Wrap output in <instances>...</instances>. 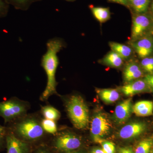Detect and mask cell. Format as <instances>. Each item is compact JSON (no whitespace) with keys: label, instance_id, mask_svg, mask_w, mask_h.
Returning a JSON list of instances; mask_svg holds the SVG:
<instances>
[{"label":"cell","instance_id":"obj_16","mask_svg":"<svg viewBox=\"0 0 153 153\" xmlns=\"http://www.w3.org/2000/svg\"><path fill=\"white\" fill-rule=\"evenodd\" d=\"M124 59L114 51L108 52L102 59V63L105 65L113 67L119 68L123 63Z\"/></svg>","mask_w":153,"mask_h":153},{"label":"cell","instance_id":"obj_11","mask_svg":"<svg viewBox=\"0 0 153 153\" xmlns=\"http://www.w3.org/2000/svg\"><path fill=\"white\" fill-rule=\"evenodd\" d=\"M132 102L131 98L125 100L116 107L113 119L115 122L122 124L129 118L133 113Z\"/></svg>","mask_w":153,"mask_h":153},{"label":"cell","instance_id":"obj_19","mask_svg":"<svg viewBox=\"0 0 153 153\" xmlns=\"http://www.w3.org/2000/svg\"><path fill=\"white\" fill-rule=\"evenodd\" d=\"M153 147V137H149L141 140L136 146L134 153H151Z\"/></svg>","mask_w":153,"mask_h":153},{"label":"cell","instance_id":"obj_17","mask_svg":"<svg viewBox=\"0 0 153 153\" xmlns=\"http://www.w3.org/2000/svg\"><path fill=\"white\" fill-rule=\"evenodd\" d=\"M109 45L111 50L116 52L124 60L128 59L132 54V49L127 45L114 42H109Z\"/></svg>","mask_w":153,"mask_h":153},{"label":"cell","instance_id":"obj_18","mask_svg":"<svg viewBox=\"0 0 153 153\" xmlns=\"http://www.w3.org/2000/svg\"><path fill=\"white\" fill-rule=\"evenodd\" d=\"M90 9L93 16L100 23H104L110 19V12L108 8L91 6Z\"/></svg>","mask_w":153,"mask_h":153},{"label":"cell","instance_id":"obj_27","mask_svg":"<svg viewBox=\"0 0 153 153\" xmlns=\"http://www.w3.org/2000/svg\"><path fill=\"white\" fill-rule=\"evenodd\" d=\"M143 78L149 85L151 92L153 93V72L151 74H146Z\"/></svg>","mask_w":153,"mask_h":153},{"label":"cell","instance_id":"obj_26","mask_svg":"<svg viewBox=\"0 0 153 153\" xmlns=\"http://www.w3.org/2000/svg\"><path fill=\"white\" fill-rule=\"evenodd\" d=\"M9 8V5L5 0H0V19L7 16Z\"/></svg>","mask_w":153,"mask_h":153},{"label":"cell","instance_id":"obj_37","mask_svg":"<svg viewBox=\"0 0 153 153\" xmlns=\"http://www.w3.org/2000/svg\"><path fill=\"white\" fill-rule=\"evenodd\" d=\"M68 1H71V0H68Z\"/></svg>","mask_w":153,"mask_h":153},{"label":"cell","instance_id":"obj_24","mask_svg":"<svg viewBox=\"0 0 153 153\" xmlns=\"http://www.w3.org/2000/svg\"><path fill=\"white\" fill-rule=\"evenodd\" d=\"M140 65L144 72H146L147 74L153 73V57L149 56L143 58Z\"/></svg>","mask_w":153,"mask_h":153},{"label":"cell","instance_id":"obj_32","mask_svg":"<svg viewBox=\"0 0 153 153\" xmlns=\"http://www.w3.org/2000/svg\"><path fill=\"white\" fill-rule=\"evenodd\" d=\"M90 153H105L102 148H94L90 151Z\"/></svg>","mask_w":153,"mask_h":153},{"label":"cell","instance_id":"obj_6","mask_svg":"<svg viewBox=\"0 0 153 153\" xmlns=\"http://www.w3.org/2000/svg\"><path fill=\"white\" fill-rule=\"evenodd\" d=\"M82 144V139L73 133L65 132L60 134L55 138L54 147L62 153L77 150Z\"/></svg>","mask_w":153,"mask_h":153},{"label":"cell","instance_id":"obj_33","mask_svg":"<svg viewBox=\"0 0 153 153\" xmlns=\"http://www.w3.org/2000/svg\"><path fill=\"white\" fill-rule=\"evenodd\" d=\"M36 153H51L49 152V151H47V150L45 149H38Z\"/></svg>","mask_w":153,"mask_h":153},{"label":"cell","instance_id":"obj_34","mask_svg":"<svg viewBox=\"0 0 153 153\" xmlns=\"http://www.w3.org/2000/svg\"><path fill=\"white\" fill-rule=\"evenodd\" d=\"M62 153H87L84 151L76 150L72 151V152H64Z\"/></svg>","mask_w":153,"mask_h":153},{"label":"cell","instance_id":"obj_8","mask_svg":"<svg viewBox=\"0 0 153 153\" xmlns=\"http://www.w3.org/2000/svg\"><path fill=\"white\" fill-rule=\"evenodd\" d=\"M147 128V124L145 122H132L120 129L118 132V136L125 140L134 139L144 134Z\"/></svg>","mask_w":153,"mask_h":153},{"label":"cell","instance_id":"obj_3","mask_svg":"<svg viewBox=\"0 0 153 153\" xmlns=\"http://www.w3.org/2000/svg\"><path fill=\"white\" fill-rule=\"evenodd\" d=\"M7 128L17 137L25 141H33L40 139L45 132L41 123L33 118L13 123Z\"/></svg>","mask_w":153,"mask_h":153},{"label":"cell","instance_id":"obj_7","mask_svg":"<svg viewBox=\"0 0 153 153\" xmlns=\"http://www.w3.org/2000/svg\"><path fill=\"white\" fill-rule=\"evenodd\" d=\"M152 19L144 14H136L133 17L131 38L133 41L145 36L153 26Z\"/></svg>","mask_w":153,"mask_h":153},{"label":"cell","instance_id":"obj_15","mask_svg":"<svg viewBox=\"0 0 153 153\" xmlns=\"http://www.w3.org/2000/svg\"><path fill=\"white\" fill-rule=\"evenodd\" d=\"M97 93L104 102L108 104L114 103L120 97L118 91L112 88H96Z\"/></svg>","mask_w":153,"mask_h":153},{"label":"cell","instance_id":"obj_2","mask_svg":"<svg viewBox=\"0 0 153 153\" xmlns=\"http://www.w3.org/2000/svg\"><path fill=\"white\" fill-rule=\"evenodd\" d=\"M66 108L68 117L76 128L83 129L87 127L89 123V109L80 96H71L66 102Z\"/></svg>","mask_w":153,"mask_h":153},{"label":"cell","instance_id":"obj_14","mask_svg":"<svg viewBox=\"0 0 153 153\" xmlns=\"http://www.w3.org/2000/svg\"><path fill=\"white\" fill-rule=\"evenodd\" d=\"M133 113L138 117L149 116L153 114V102L150 100H141L133 105Z\"/></svg>","mask_w":153,"mask_h":153},{"label":"cell","instance_id":"obj_36","mask_svg":"<svg viewBox=\"0 0 153 153\" xmlns=\"http://www.w3.org/2000/svg\"><path fill=\"white\" fill-rule=\"evenodd\" d=\"M151 153H153V147L152 149V151H151Z\"/></svg>","mask_w":153,"mask_h":153},{"label":"cell","instance_id":"obj_23","mask_svg":"<svg viewBox=\"0 0 153 153\" xmlns=\"http://www.w3.org/2000/svg\"><path fill=\"white\" fill-rule=\"evenodd\" d=\"M41 124L44 131L48 133L55 134L57 132V126L55 121L45 119L42 120Z\"/></svg>","mask_w":153,"mask_h":153},{"label":"cell","instance_id":"obj_1","mask_svg":"<svg viewBox=\"0 0 153 153\" xmlns=\"http://www.w3.org/2000/svg\"><path fill=\"white\" fill-rule=\"evenodd\" d=\"M47 51L41 59V66L47 75V84L41 97V100H47L51 95L57 93V84L55 74L59 60L57 54L65 46L60 38H55L49 40L47 44Z\"/></svg>","mask_w":153,"mask_h":153},{"label":"cell","instance_id":"obj_30","mask_svg":"<svg viewBox=\"0 0 153 153\" xmlns=\"http://www.w3.org/2000/svg\"><path fill=\"white\" fill-rule=\"evenodd\" d=\"M5 136L0 137V152L6 146Z\"/></svg>","mask_w":153,"mask_h":153},{"label":"cell","instance_id":"obj_9","mask_svg":"<svg viewBox=\"0 0 153 153\" xmlns=\"http://www.w3.org/2000/svg\"><path fill=\"white\" fill-rule=\"evenodd\" d=\"M133 49L140 58L149 57L153 53V37L146 35L139 39L132 41Z\"/></svg>","mask_w":153,"mask_h":153},{"label":"cell","instance_id":"obj_10","mask_svg":"<svg viewBox=\"0 0 153 153\" xmlns=\"http://www.w3.org/2000/svg\"><path fill=\"white\" fill-rule=\"evenodd\" d=\"M5 138L7 153H30L27 143L17 137L8 129Z\"/></svg>","mask_w":153,"mask_h":153},{"label":"cell","instance_id":"obj_21","mask_svg":"<svg viewBox=\"0 0 153 153\" xmlns=\"http://www.w3.org/2000/svg\"><path fill=\"white\" fill-rule=\"evenodd\" d=\"M41 0H5L9 5L13 6L17 10H26L32 3Z\"/></svg>","mask_w":153,"mask_h":153},{"label":"cell","instance_id":"obj_35","mask_svg":"<svg viewBox=\"0 0 153 153\" xmlns=\"http://www.w3.org/2000/svg\"><path fill=\"white\" fill-rule=\"evenodd\" d=\"M152 13H153V0L152 1Z\"/></svg>","mask_w":153,"mask_h":153},{"label":"cell","instance_id":"obj_28","mask_svg":"<svg viewBox=\"0 0 153 153\" xmlns=\"http://www.w3.org/2000/svg\"><path fill=\"white\" fill-rule=\"evenodd\" d=\"M117 153H134V150L130 146H123L118 148Z\"/></svg>","mask_w":153,"mask_h":153},{"label":"cell","instance_id":"obj_31","mask_svg":"<svg viewBox=\"0 0 153 153\" xmlns=\"http://www.w3.org/2000/svg\"><path fill=\"white\" fill-rule=\"evenodd\" d=\"M7 132V128L0 125V137L5 136Z\"/></svg>","mask_w":153,"mask_h":153},{"label":"cell","instance_id":"obj_13","mask_svg":"<svg viewBox=\"0 0 153 153\" xmlns=\"http://www.w3.org/2000/svg\"><path fill=\"white\" fill-rule=\"evenodd\" d=\"M144 73L139 64L135 61H131L126 65L124 69V80L126 83H128L141 78Z\"/></svg>","mask_w":153,"mask_h":153},{"label":"cell","instance_id":"obj_12","mask_svg":"<svg viewBox=\"0 0 153 153\" xmlns=\"http://www.w3.org/2000/svg\"><path fill=\"white\" fill-rule=\"evenodd\" d=\"M120 90L126 96H131L138 94L151 92L147 83L144 78L134 80L120 88Z\"/></svg>","mask_w":153,"mask_h":153},{"label":"cell","instance_id":"obj_25","mask_svg":"<svg viewBox=\"0 0 153 153\" xmlns=\"http://www.w3.org/2000/svg\"><path fill=\"white\" fill-rule=\"evenodd\" d=\"M105 153H116L115 146L113 143L103 139L99 143Z\"/></svg>","mask_w":153,"mask_h":153},{"label":"cell","instance_id":"obj_20","mask_svg":"<svg viewBox=\"0 0 153 153\" xmlns=\"http://www.w3.org/2000/svg\"><path fill=\"white\" fill-rule=\"evenodd\" d=\"M130 6L137 14H144L147 11L150 0H128Z\"/></svg>","mask_w":153,"mask_h":153},{"label":"cell","instance_id":"obj_29","mask_svg":"<svg viewBox=\"0 0 153 153\" xmlns=\"http://www.w3.org/2000/svg\"><path fill=\"white\" fill-rule=\"evenodd\" d=\"M110 1L120 4L126 7H130L128 0H108Z\"/></svg>","mask_w":153,"mask_h":153},{"label":"cell","instance_id":"obj_4","mask_svg":"<svg viewBox=\"0 0 153 153\" xmlns=\"http://www.w3.org/2000/svg\"><path fill=\"white\" fill-rule=\"evenodd\" d=\"M27 105L16 98H12L0 102V116L4 118L5 123H11L25 114Z\"/></svg>","mask_w":153,"mask_h":153},{"label":"cell","instance_id":"obj_5","mask_svg":"<svg viewBox=\"0 0 153 153\" xmlns=\"http://www.w3.org/2000/svg\"><path fill=\"white\" fill-rule=\"evenodd\" d=\"M112 124L104 113H96L91 122L90 132L94 141L99 144L103 138L109 134L112 128Z\"/></svg>","mask_w":153,"mask_h":153},{"label":"cell","instance_id":"obj_22","mask_svg":"<svg viewBox=\"0 0 153 153\" xmlns=\"http://www.w3.org/2000/svg\"><path fill=\"white\" fill-rule=\"evenodd\" d=\"M42 112L45 119L54 121L59 120L61 116L60 112L57 109L51 106L43 107Z\"/></svg>","mask_w":153,"mask_h":153}]
</instances>
